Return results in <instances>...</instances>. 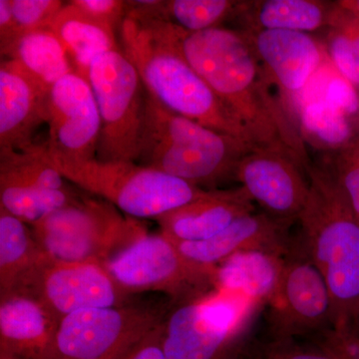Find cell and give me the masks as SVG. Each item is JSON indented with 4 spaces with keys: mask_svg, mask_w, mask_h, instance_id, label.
<instances>
[{
    "mask_svg": "<svg viewBox=\"0 0 359 359\" xmlns=\"http://www.w3.org/2000/svg\"><path fill=\"white\" fill-rule=\"evenodd\" d=\"M252 148L168 109L145 90L138 164L195 186L212 185L233 178L238 161Z\"/></svg>",
    "mask_w": 359,
    "mask_h": 359,
    "instance_id": "obj_4",
    "label": "cell"
},
{
    "mask_svg": "<svg viewBox=\"0 0 359 359\" xmlns=\"http://www.w3.org/2000/svg\"><path fill=\"white\" fill-rule=\"evenodd\" d=\"M88 82L101 118L97 159L137 163L145 114V87L138 71L121 48L115 49L93 61Z\"/></svg>",
    "mask_w": 359,
    "mask_h": 359,
    "instance_id": "obj_8",
    "label": "cell"
},
{
    "mask_svg": "<svg viewBox=\"0 0 359 359\" xmlns=\"http://www.w3.org/2000/svg\"><path fill=\"white\" fill-rule=\"evenodd\" d=\"M255 212V205L240 187L207 191L197 200L156 219L161 233L174 242H200L218 235L237 219Z\"/></svg>",
    "mask_w": 359,
    "mask_h": 359,
    "instance_id": "obj_18",
    "label": "cell"
},
{
    "mask_svg": "<svg viewBox=\"0 0 359 359\" xmlns=\"http://www.w3.org/2000/svg\"><path fill=\"white\" fill-rule=\"evenodd\" d=\"M56 168L67 181L107 201L125 216L137 219H156L207 192L136 162H102L95 158Z\"/></svg>",
    "mask_w": 359,
    "mask_h": 359,
    "instance_id": "obj_6",
    "label": "cell"
},
{
    "mask_svg": "<svg viewBox=\"0 0 359 359\" xmlns=\"http://www.w3.org/2000/svg\"><path fill=\"white\" fill-rule=\"evenodd\" d=\"M162 327L163 323L130 347L118 359H167L163 349Z\"/></svg>",
    "mask_w": 359,
    "mask_h": 359,
    "instance_id": "obj_35",
    "label": "cell"
},
{
    "mask_svg": "<svg viewBox=\"0 0 359 359\" xmlns=\"http://www.w3.org/2000/svg\"><path fill=\"white\" fill-rule=\"evenodd\" d=\"M334 154L327 169L359 221V132L351 144Z\"/></svg>",
    "mask_w": 359,
    "mask_h": 359,
    "instance_id": "obj_29",
    "label": "cell"
},
{
    "mask_svg": "<svg viewBox=\"0 0 359 359\" xmlns=\"http://www.w3.org/2000/svg\"><path fill=\"white\" fill-rule=\"evenodd\" d=\"M18 32L49 27L65 2L59 0H9Z\"/></svg>",
    "mask_w": 359,
    "mask_h": 359,
    "instance_id": "obj_31",
    "label": "cell"
},
{
    "mask_svg": "<svg viewBox=\"0 0 359 359\" xmlns=\"http://www.w3.org/2000/svg\"><path fill=\"white\" fill-rule=\"evenodd\" d=\"M287 255L261 250L236 255L216 266L215 289L244 297L259 308L269 306L280 290Z\"/></svg>",
    "mask_w": 359,
    "mask_h": 359,
    "instance_id": "obj_20",
    "label": "cell"
},
{
    "mask_svg": "<svg viewBox=\"0 0 359 359\" xmlns=\"http://www.w3.org/2000/svg\"><path fill=\"white\" fill-rule=\"evenodd\" d=\"M308 202L299 215L304 250L327 283L334 327L359 332V221L327 167L306 169Z\"/></svg>",
    "mask_w": 359,
    "mask_h": 359,
    "instance_id": "obj_3",
    "label": "cell"
},
{
    "mask_svg": "<svg viewBox=\"0 0 359 359\" xmlns=\"http://www.w3.org/2000/svg\"><path fill=\"white\" fill-rule=\"evenodd\" d=\"M58 323V318L33 297L20 294L0 297V353L41 359Z\"/></svg>",
    "mask_w": 359,
    "mask_h": 359,
    "instance_id": "obj_19",
    "label": "cell"
},
{
    "mask_svg": "<svg viewBox=\"0 0 359 359\" xmlns=\"http://www.w3.org/2000/svg\"><path fill=\"white\" fill-rule=\"evenodd\" d=\"M299 132L304 141L323 150L339 152L355 139L349 116L323 100L309 101L299 111Z\"/></svg>",
    "mask_w": 359,
    "mask_h": 359,
    "instance_id": "obj_26",
    "label": "cell"
},
{
    "mask_svg": "<svg viewBox=\"0 0 359 359\" xmlns=\"http://www.w3.org/2000/svg\"><path fill=\"white\" fill-rule=\"evenodd\" d=\"M20 35L9 0H0V52L6 50Z\"/></svg>",
    "mask_w": 359,
    "mask_h": 359,
    "instance_id": "obj_36",
    "label": "cell"
},
{
    "mask_svg": "<svg viewBox=\"0 0 359 359\" xmlns=\"http://www.w3.org/2000/svg\"><path fill=\"white\" fill-rule=\"evenodd\" d=\"M327 54L339 76L359 90V51L348 34L337 26L328 28Z\"/></svg>",
    "mask_w": 359,
    "mask_h": 359,
    "instance_id": "obj_30",
    "label": "cell"
},
{
    "mask_svg": "<svg viewBox=\"0 0 359 359\" xmlns=\"http://www.w3.org/2000/svg\"><path fill=\"white\" fill-rule=\"evenodd\" d=\"M259 306L238 295L214 290L175 304L163 321L167 359H231Z\"/></svg>",
    "mask_w": 359,
    "mask_h": 359,
    "instance_id": "obj_7",
    "label": "cell"
},
{
    "mask_svg": "<svg viewBox=\"0 0 359 359\" xmlns=\"http://www.w3.org/2000/svg\"><path fill=\"white\" fill-rule=\"evenodd\" d=\"M66 179L58 171L47 141L23 150L0 149V185H20L63 190Z\"/></svg>",
    "mask_w": 359,
    "mask_h": 359,
    "instance_id": "obj_25",
    "label": "cell"
},
{
    "mask_svg": "<svg viewBox=\"0 0 359 359\" xmlns=\"http://www.w3.org/2000/svg\"><path fill=\"white\" fill-rule=\"evenodd\" d=\"M49 91L11 59L0 63V149L23 150L47 123Z\"/></svg>",
    "mask_w": 359,
    "mask_h": 359,
    "instance_id": "obj_17",
    "label": "cell"
},
{
    "mask_svg": "<svg viewBox=\"0 0 359 359\" xmlns=\"http://www.w3.org/2000/svg\"><path fill=\"white\" fill-rule=\"evenodd\" d=\"M184 57L244 128L256 147L287 151L311 166L299 127L271 93V83L241 30L217 27L187 32L175 26Z\"/></svg>",
    "mask_w": 359,
    "mask_h": 359,
    "instance_id": "obj_1",
    "label": "cell"
},
{
    "mask_svg": "<svg viewBox=\"0 0 359 359\" xmlns=\"http://www.w3.org/2000/svg\"><path fill=\"white\" fill-rule=\"evenodd\" d=\"M236 358H236V356H233V358H231V359H236Z\"/></svg>",
    "mask_w": 359,
    "mask_h": 359,
    "instance_id": "obj_40",
    "label": "cell"
},
{
    "mask_svg": "<svg viewBox=\"0 0 359 359\" xmlns=\"http://www.w3.org/2000/svg\"><path fill=\"white\" fill-rule=\"evenodd\" d=\"M71 2L92 18L113 28L121 25L126 18L127 4L122 0H73Z\"/></svg>",
    "mask_w": 359,
    "mask_h": 359,
    "instance_id": "obj_34",
    "label": "cell"
},
{
    "mask_svg": "<svg viewBox=\"0 0 359 359\" xmlns=\"http://www.w3.org/2000/svg\"><path fill=\"white\" fill-rule=\"evenodd\" d=\"M78 200L79 198L75 197L68 188L52 190L37 187L0 185V208L29 226Z\"/></svg>",
    "mask_w": 359,
    "mask_h": 359,
    "instance_id": "obj_27",
    "label": "cell"
},
{
    "mask_svg": "<svg viewBox=\"0 0 359 359\" xmlns=\"http://www.w3.org/2000/svg\"><path fill=\"white\" fill-rule=\"evenodd\" d=\"M1 56L18 62L46 91L75 72L65 47L49 27L20 33Z\"/></svg>",
    "mask_w": 359,
    "mask_h": 359,
    "instance_id": "obj_23",
    "label": "cell"
},
{
    "mask_svg": "<svg viewBox=\"0 0 359 359\" xmlns=\"http://www.w3.org/2000/svg\"><path fill=\"white\" fill-rule=\"evenodd\" d=\"M335 2L318 0L240 1L235 16L242 29L287 30L302 33L330 28Z\"/></svg>",
    "mask_w": 359,
    "mask_h": 359,
    "instance_id": "obj_21",
    "label": "cell"
},
{
    "mask_svg": "<svg viewBox=\"0 0 359 359\" xmlns=\"http://www.w3.org/2000/svg\"><path fill=\"white\" fill-rule=\"evenodd\" d=\"M292 222L271 215H247L214 237L200 242H173L193 263L216 268L226 259L250 250H271L287 255L292 250L289 228Z\"/></svg>",
    "mask_w": 359,
    "mask_h": 359,
    "instance_id": "obj_16",
    "label": "cell"
},
{
    "mask_svg": "<svg viewBox=\"0 0 359 359\" xmlns=\"http://www.w3.org/2000/svg\"><path fill=\"white\" fill-rule=\"evenodd\" d=\"M240 1L231 0H169L164 1L168 21L187 32H201L235 16Z\"/></svg>",
    "mask_w": 359,
    "mask_h": 359,
    "instance_id": "obj_28",
    "label": "cell"
},
{
    "mask_svg": "<svg viewBox=\"0 0 359 359\" xmlns=\"http://www.w3.org/2000/svg\"><path fill=\"white\" fill-rule=\"evenodd\" d=\"M46 124L55 166L95 159L101 118L88 80L72 72L54 84L47 100Z\"/></svg>",
    "mask_w": 359,
    "mask_h": 359,
    "instance_id": "obj_13",
    "label": "cell"
},
{
    "mask_svg": "<svg viewBox=\"0 0 359 359\" xmlns=\"http://www.w3.org/2000/svg\"><path fill=\"white\" fill-rule=\"evenodd\" d=\"M49 28L65 47L75 72L86 80L98 56L120 48L115 28L92 18L71 1L61 8Z\"/></svg>",
    "mask_w": 359,
    "mask_h": 359,
    "instance_id": "obj_22",
    "label": "cell"
},
{
    "mask_svg": "<svg viewBox=\"0 0 359 359\" xmlns=\"http://www.w3.org/2000/svg\"><path fill=\"white\" fill-rule=\"evenodd\" d=\"M53 259L103 264L147 233L140 219L123 216L105 200H78L30 226Z\"/></svg>",
    "mask_w": 359,
    "mask_h": 359,
    "instance_id": "obj_5",
    "label": "cell"
},
{
    "mask_svg": "<svg viewBox=\"0 0 359 359\" xmlns=\"http://www.w3.org/2000/svg\"><path fill=\"white\" fill-rule=\"evenodd\" d=\"M271 82L289 98L299 96L323 63V47L308 33L240 29Z\"/></svg>",
    "mask_w": 359,
    "mask_h": 359,
    "instance_id": "obj_15",
    "label": "cell"
},
{
    "mask_svg": "<svg viewBox=\"0 0 359 359\" xmlns=\"http://www.w3.org/2000/svg\"><path fill=\"white\" fill-rule=\"evenodd\" d=\"M0 356H1V358H0V359H7L6 356L2 355V354H0Z\"/></svg>",
    "mask_w": 359,
    "mask_h": 359,
    "instance_id": "obj_39",
    "label": "cell"
},
{
    "mask_svg": "<svg viewBox=\"0 0 359 359\" xmlns=\"http://www.w3.org/2000/svg\"><path fill=\"white\" fill-rule=\"evenodd\" d=\"M127 294L164 292L174 304L195 301L215 289V269L187 259L164 233H146L105 264Z\"/></svg>",
    "mask_w": 359,
    "mask_h": 359,
    "instance_id": "obj_9",
    "label": "cell"
},
{
    "mask_svg": "<svg viewBox=\"0 0 359 359\" xmlns=\"http://www.w3.org/2000/svg\"><path fill=\"white\" fill-rule=\"evenodd\" d=\"M340 6L353 13L356 18H359V0H341L337 1Z\"/></svg>",
    "mask_w": 359,
    "mask_h": 359,
    "instance_id": "obj_37",
    "label": "cell"
},
{
    "mask_svg": "<svg viewBox=\"0 0 359 359\" xmlns=\"http://www.w3.org/2000/svg\"><path fill=\"white\" fill-rule=\"evenodd\" d=\"M273 340L321 334L334 327V308L327 283L306 255L287 256L280 290L269 304Z\"/></svg>",
    "mask_w": 359,
    "mask_h": 359,
    "instance_id": "obj_12",
    "label": "cell"
},
{
    "mask_svg": "<svg viewBox=\"0 0 359 359\" xmlns=\"http://www.w3.org/2000/svg\"><path fill=\"white\" fill-rule=\"evenodd\" d=\"M316 344L339 359H359V332L351 328H330L320 334Z\"/></svg>",
    "mask_w": 359,
    "mask_h": 359,
    "instance_id": "obj_33",
    "label": "cell"
},
{
    "mask_svg": "<svg viewBox=\"0 0 359 359\" xmlns=\"http://www.w3.org/2000/svg\"><path fill=\"white\" fill-rule=\"evenodd\" d=\"M233 178L252 202L275 218L295 221L308 202L306 168L282 149H250L238 161Z\"/></svg>",
    "mask_w": 359,
    "mask_h": 359,
    "instance_id": "obj_14",
    "label": "cell"
},
{
    "mask_svg": "<svg viewBox=\"0 0 359 359\" xmlns=\"http://www.w3.org/2000/svg\"><path fill=\"white\" fill-rule=\"evenodd\" d=\"M165 318L159 309L132 304L71 313L59 320L41 359H118Z\"/></svg>",
    "mask_w": 359,
    "mask_h": 359,
    "instance_id": "obj_10",
    "label": "cell"
},
{
    "mask_svg": "<svg viewBox=\"0 0 359 359\" xmlns=\"http://www.w3.org/2000/svg\"><path fill=\"white\" fill-rule=\"evenodd\" d=\"M120 25L121 50L133 63L146 91L168 109L250 144L244 128L189 65L164 16V1H126Z\"/></svg>",
    "mask_w": 359,
    "mask_h": 359,
    "instance_id": "obj_2",
    "label": "cell"
},
{
    "mask_svg": "<svg viewBox=\"0 0 359 359\" xmlns=\"http://www.w3.org/2000/svg\"><path fill=\"white\" fill-rule=\"evenodd\" d=\"M13 294L33 297L59 320L85 309L127 306L130 297L103 264L71 263L50 256L23 278Z\"/></svg>",
    "mask_w": 359,
    "mask_h": 359,
    "instance_id": "obj_11",
    "label": "cell"
},
{
    "mask_svg": "<svg viewBox=\"0 0 359 359\" xmlns=\"http://www.w3.org/2000/svg\"><path fill=\"white\" fill-rule=\"evenodd\" d=\"M257 359H339L327 349L316 344L302 346L290 340H273L263 347Z\"/></svg>",
    "mask_w": 359,
    "mask_h": 359,
    "instance_id": "obj_32",
    "label": "cell"
},
{
    "mask_svg": "<svg viewBox=\"0 0 359 359\" xmlns=\"http://www.w3.org/2000/svg\"><path fill=\"white\" fill-rule=\"evenodd\" d=\"M0 354H2V355L6 356L7 359H22V358H16V356L11 355V354H7V353H0Z\"/></svg>",
    "mask_w": 359,
    "mask_h": 359,
    "instance_id": "obj_38",
    "label": "cell"
},
{
    "mask_svg": "<svg viewBox=\"0 0 359 359\" xmlns=\"http://www.w3.org/2000/svg\"><path fill=\"white\" fill-rule=\"evenodd\" d=\"M48 257L28 224L0 208V297L11 294Z\"/></svg>",
    "mask_w": 359,
    "mask_h": 359,
    "instance_id": "obj_24",
    "label": "cell"
}]
</instances>
